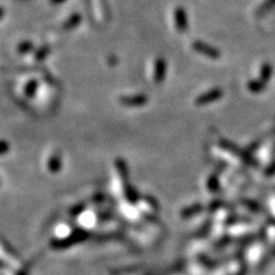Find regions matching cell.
<instances>
[{"mask_svg":"<svg viewBox=\"0 0 275 275\" xmlns=\"http://www.w3.org/2000/svg\"><path fill=\"white\" fill-rule=\"evenodd\" d=\"M274 6H275V0H266V1L259 7L258 14H264V13L270 11L272 7H274Z\"/></svg>","mask_w":275,"mask_h":275,"instance_id":"obj_2","label":"cell"},{"mask_svg":"<svg viewBox=\"0 0 275 275\" xmlns=\"http://www.w3.org/2000/svg\"><path fill=\"white\" fill-rule=\"evenodd\" d=\"M175 17H177V25L179 30H186L187 28V20H186V13L182 8H178L175 12Z\"/></svg>","mask_w":275,"mask_h":275,"instance_id":"obj_1","label":"cell"}]
</instances>
